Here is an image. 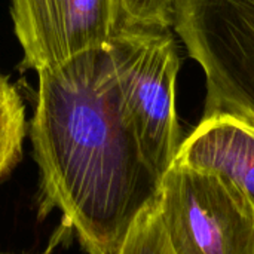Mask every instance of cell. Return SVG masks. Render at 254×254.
<instances>
[{"label":"cell","mask_w":254,"mask_h":254,"mask_svg":"<svg viewBox=\"0 0 254 254\" xmlns=\"http://www.w3.org/2000/svg\"><path fill=\"white\" fill-rule=\"evenodd\" d=\"M28 122L39 168L40 217L61 213L86 254H116L138 214L156 201L125 115L107 46L37 73Z\"/></svg>","instance_id":"6da1fadb"},{"label":"cell","mask_w":254,"mask_h":254,"mask_svg":"<svg viewBox=\"0 0 254 254\" xmlns=\"http://www.w3.org/2000/svg\"><path fill=\"white\" fill-rule=\"evenodd\" d=\"M125 115L143 161L161 183L180 147L176 85L180 54L170 30L122 28L107 45Z\"/></svg>","instance_id":"7a4b0ae2"},{"label":"cell","mask_w":254,"mask_h":254,"mask_svg":"<svg viewBox=\"0 0 254 254\" xmlns=\"http://www.w3.org/2000/svg\"><path fill=\"white\" fill-rule=\"evenodd\" d=\"M115 31L122 28L170 30L176 0H110ZM115 34V33H113Z\"/></svg>","instance_id":"ba28073f"},{"label":"cell","mask_w":254,"mask_h":254,"mask_svg":"<svg viewBox=\"0 0 254 254\" xmlns=\"http://www.w3.org/2000/svg\"><path fill=\"white\" fill-rule=\"evenodd\" d=\"M116 254H173L159 219L156 201L138 214Z\"/></svg>","instance_id":"9c48e42d"},{"label":"cell","mask_w":254,"mask_h":254,"mask_svg":"<svg viewBox=\"0 0 254 254\" xmlns=\"http://www.w3.org/2000/svg\"><path fill=\"white\" fill-rule=\"evenodd\" d=\"M156 205L173 254H254V205L222 176L173 164Z\"/></svg>","instance_id":"277c9868"},{"label":"cell","mask_w":254,"mask_h":254,"mask_svg":"<svg viewBox=\"0 0 254 254\" xmlns=\"http://www.w3.org/2000/svg\"><path fill=\"white\" fill-rule=\"evenodd\" d=\"M173 28L205 79V113L254 122V0H176Z\"/></svg>","instance_id":"3957f363"},{"label":"cell","mask_w":254,"mask_h":254,"mask_svg":"<svg viewBox=\"0 0 254 254\" xmlns=\"http://www.w3.org/2000/svg\"><path fill=\"white\" fill-rule=\"evenodd\" d=\"M61 241H63V237H61V231H60V232H57L55 238H52V240H51V244H49V247H48V249H45V250H43V252H40V253H31V254H54V249H55ZM0 254H15V253H6V252H1V250H0Z\"/></svg>","instance_id":"30bf717a"},{"label":"cell","mask_w":254,"mask_h":254,"mask_svg":"<svg viewBox=\"0 0 254 254\" xmlns=\"http://www.w3.org/2000/svg\"><path fill=\"white\" fill-rule=\"evenodd\" d=\"M27 134L28 122L21 92L0 73V182L19 164Z\"/></svg>","instance_id":"52a82bcc"},{"label":"cell","mask_w":254,"mask_h":254,"mask_svg":"<svg viewBox=\"0 0 254 254\" xmlns=\"http://www.w3.org/2000/svg\"><path fill=\"white\" fill-rule=\"evenodd\" d=\"M174 164L222 176L254 205V122L228 115L204 116L180 143Z\"/></svg>","instance_id":"8992f818"},{"label":"cell","mask_w":254,"mask_h":254,"mask_svg":"<svg viewBox=\"0 0 254 254\" xmlns=\"http://www.w3.org/2000/svg\"><path fill=\"white\" fill-rule=\"evenodd\" d=\"M22 68L36 73L109 45L115 33L110 0H10Z\"/></svg>","instance_id":"5b68a950"}]
</instances>
